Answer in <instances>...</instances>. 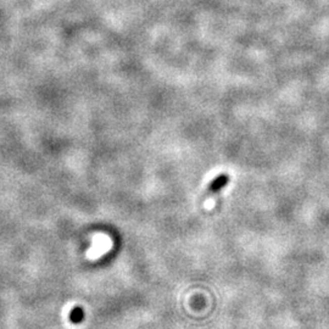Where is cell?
Segmentation results:
<instances>
[{
  "label": "cell",
  "mask_w": 329,
  "mask_h": 329,
  "mask_svg": "<svg viewBox=\"0 0 329 329\" xmlns=\"http://www.w3.org/2000/svg\"><path fill=\"white\" fill-rule=\"evenodd\" d=\"M229 182H230V176L228 173H221L218 174V176H216L215 178L207 184L205 192H204L203 197H201V200H200L201 203L211 199L212 197L217 195L219 192L223 191V189L229 184Z\"/></svg>",
  "instance_id": "1"
},
{
  "label": "cell",
  "mask_w": 329,
  "mask_h": 329,
  "mask_svg": "<svg viewBox=\"0 0 329 329\" xmlns=\"http://www.w3.org/2000/svg\"><path fill=\"white\" fill-rule=\"evenodd\" d=\"M72 318H73V319H79V318H82V311L76 310V312L73 313Z\"/></svg>",
  "instance_id": "2"
}]
</instances>
